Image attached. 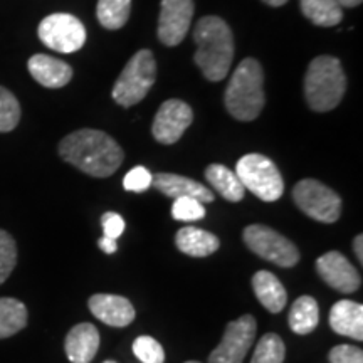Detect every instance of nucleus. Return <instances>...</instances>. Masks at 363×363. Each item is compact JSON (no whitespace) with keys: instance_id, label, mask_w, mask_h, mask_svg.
<instances>
[{"instance_id":"obj_1","label":"nucleus","mask_w":363,"mask_h":363,"mask_svg":"<svg viewBox=\"0 0 363 363\" xmlns=\"http://www.w3.org/2000/svg\"><path fill=\"white\" fill-rule=\"evenodd\" d=\"M59 155L86 175L106 179L123 163L125 153L104 131L83 128L72 131L59 143Z\"/></svg>"},{"instance_id":"obj_2","label":"nucleus","mask_w":363,"mask_h":363,"mask_svg":"<svg viewBox=\"0 0 363 363\" xmlns=\"http://www.w3.org/2000/svg\"><path fill=\"white\" fill-rule=\"evenodd\" d=\"M197 44L195 65L201 67L203 78L217 83L229 74L234 59V35L225 21L217 16L202 17L194 30Z\"/></svg>"},{"instance_id":"obj_3","label":"nucleus","mask_w":363,"mask_h":363,"mask_svg":"<svg viewBox=\"0 0 363 363\" xmlns=\"http://www.w3.org/2000/svg\"><path fill=\"white\" fill-rule=\"evenodd\" d=\"M264 72L259 61L247 57L235 67L227 84L224 103L230 116L239 121H252L264 108Z\"/></svg>"},{"instance_id":"obj_4","label":"nucleus","mask_w":363,"mask_h":363,"mask_svg":"<svg viewBox=\"0 0 363 363\" xmlns=\"http://www.w3.org/2000/svg\"><path fill=\"white\" fill-rule=\"evenodd\" d=\"M347 78L342 62L333 56H318L308 66L305 76V98L313 111L335 110L342 101Z\"/></svg>"},{"instance_id":"obj_5","label":"nucleus","mask_w":363,"mask_h":363,"mask_svg":"<svg viewBox=\"0 0 363 363\" xmlns=\"http://www.w3.org/2000/svg\"><path fill=\"white\" fill-rule=\"evenodd\" d=\"M157 62L152 51L140 49L135 56L126 62L120 78L113 86L111 96L118 104L128 108L135 106L147 96L148 91L155 84Z\"/></svg>"},{"instance_id":"obj_6","label":"nucleus","mask_w":363,"mask_h":363,"mask_svg":"<svg viewBox=\"0 0 363 363\" xmlns=\"http://www.w3.org/2000/svg\"><path fill=\"white\" fill-rule=\"evenodd\" d=\"M234 174L244 189L264 202H276L284 192V180L278 167L261 153L244 155L235 165Z\"/></svg>"},{"instance_id":"obj_7","label":"nucleus","mask_w":363,"mask_h":363,"mask_svg":"<svg viewBox=\"0 0 363 363\" xmlns=\"http://www.w3.org/2000/svg\"><path fill=\"white\" fill-rule=\"evenodd\" d=\"M242 239L249 251L279 267H293L299 262V249L283 234L262 224L247 225Z\"/></svg>"},{"instance_id":"obj_8","label":"nucleus","mask_w":363,"mask_h":363,"mask_svg":"<svg viewBox=\"0 0 363 363\" xmlns=\"http://www.w3.org/2000/svg\"><path fill=\"white\" fill-rule=\"evenodd\" d=\"M293 199L299 211L323 224H333L342 214L340 195L315 179L298 182L293 189Z\"/></svg>"},{"instance_id":"obj_9","label":"nucleus","mask_w":363,"mask_h":363,"mask_svg":"<svg viewBox=\"0 0 363 363\" xmlns=\"http://www.w3.org/2000/svg\"><path fill=\"white\" fill-rule=\"evenodd\" d=\"M39 39L56 52L71 54L79 51L86 43V29L78 17L71 13H52L39 24Z\"/></svg>"},{"instance_id":"obj_10","label":"nucleus","mask_w":363,"mask_h":363,"mask_svg":"<svg viewBox=\"0 0 363 363\" xmlns=\"http://www.w3.org/2000/svg\"><path fill=\"white\" fill-rule=\"evenodd\" d=\"M257 323L252 315H242L225 326L220 343L208 355V363H242L256 338Z\"/></svg>"},{"instance_id":"obj_11","label":"nucleus","mask_w":363,"mask_h":363,"mask_svg":"<svg viewBox=\"0 0 363 363\" xmlns=\"http://www.w3.org/2000/svg\"><path fill=\"white\" fill-rule=\"evenodd\" d=\"M194 113L187 103L169 99L160 106L152 125L153 138L162 145H174L192 125Z\"/></svg>"},{"instance_id":"obj_12","label":"nucleus","mask_w":363,"mask_h":363,"mask_svg":"<svg viewBox=\"0 0 363 363\" xmlns=\"http://www.w3.org/2000/svg\"><path fill=\"white\" fill-rule=\"evenodd\" d=\"M194 17V0H162L158 39L162 44L179 45L187 35Z\"/></svg>"},{"instance_id":"obj_13","label":"nucleus","mask_w":363,"mask_h":363,"mask_svg":"<svg viewBox=\"0 0 363 363\" xmlns=\"http://www.w3.org/2000/svg\"><path fill=\"white\" fill-rule=\"evenodd\" d=\"M316 272L330 288L340 293H355L362 286V278L357 267L342 252L330 251L320 256L315 262Z\"/></svg>"},{"instance_id":"obj_14","label":"nucleus","mask_w":363,"mask_h":363,"mask_svg":"<svg viewBox=\"0 0 363 363\" xmlns=\"http://www.w3.org/2000/svg\"><path fill=\"white\" fill-rule=\"evenodd\" d=\"M89 311L94 318L115 328H123L128 326L135 320V308L131 301L125 296L118 294H93L88 301Z\"/></svg>"},{"instance_id":"obj_15","label":"nucleus","mask_w":363,"mask_h":363,"mask_svg":"<svg viewBox=\"0 0 363 363\" xmlns=\"http://www.w3.org/2000/svg\"><path fill=\"white\" fill-rule=\"evenodd\" d=\"M99 348V331L91 323L72 326L65 340V352L71 363H89Z\"/></svg>"},{"instance_id":"obj_16","label":"nucleus","mask_w":363,"mask_h":363,"mask_svg":"<svg viewBox=\"0 0 363 363\" xmlns=\"http://www.w3.org/2000/svg\"><path fill=\"white\" fill-rule=\"evenodd\" d=\"M152 185L157 190H160L163 195L172 199L180 197H192L197 199L199 202H214V194L212 190L187 177H182L177 174H155L152 179Z\"/></svg>"},{"instance_id":"obj_17","label":"nucleus","mask_w":363,"mask_h":363,"mask_svg":"<svg viewBox=\"0 0 363 363\" xmlns=\"http://www.w3.org/2000/svg\"><path fill=\"white\" fill-rule=\"evenodd\" d=\"M30 76L45 88H62L72 78V69L67 62L45 54H35L27 62Z\"/></svg>"},{"instance_id":"obj_18","label":"nucleus","mask_w":363,"mask_h":363,"mask_svg":"<svg viewBox=\"0 0 363 363\" xmlns=\"http://www.w3.org/2000/svg\"><path fill=\"white\" fill-rule=\"evenodd\" d=\"M330 326L335 333L350 337L362 342L363 340V305L350 299L337 301L330 310Z\"/></svg>"},{"instance_id":"obj_19","label":"nucleus","mask_w":363,"mask_h":363,"mask_svg":"<svg viewBox=\"0 0 363 363\" xmlns=\"http://www.w3.org/2000/svg\"><path fill=\"white\" fill-rule=\"evenodd\" d=\"M175 244L180 252L192 257H206L214 254L220 246V240L216 234L197 227H182L175 235Z\"/></svg>"},{"instance_id":"obj_20","label":"nucleus","mask_w":363,"mask_h":363,"mask_svg":"<svg viewBox=\"0 0 363 363\" xmlns=\"http://www.w3.org/2000/svg\"><path fill=\"white\" fill-rule=\"evenodd\" d=\"M252 289L259 303L269 313H281L288 303L284 286L269 271H259L252 276Z\"/></svg>"},{"instance_id":"obj_21","label":"nucleus","mask_w":363,"mask_h":363,"mask_svg":"<svg viewBox=\"0 0 363 363\" xmlns=\"http://www.w3.org/2000/svg\"><path fill=\"white\" fill-rule=\"evenodd\" d=\"M206 179L225 201L240 202L246 195V189L242 187L238 175L233 170L227 169L225 165H220V163H212V165L207 167Z\"/></svg>"},{"instance_id":"obj_22","label":"nucleus","mask_w":363,"mask_h":363,"mask_svg":"<svg viewBox=\"0 0 363 363\" xmlns=\"http://www.w3.org/2000/svg\"><path fill=\"white\" fill-rule=\"evenodd\" d=\"M288 323L296 335H308L320 323V308L313 296H299L293 303L288 315Z\"/></svg>"},{"instance_id":"obj_23","label":"nucleus","mask_w":363,"mask_h":363,"mask_svg":"<svg viewBox=\"0 0 363 363\" xmlns=\"http://www.w3.org/2000/svg\"><path fill=\"white\" fill-rule=\"evenodd\" d=\"M303 16L318 27L338 26L343 19V7L337 0H299Z\"/></svg>"},{"instance_id":"obj_24","label":"nucleus","mask_w":363,"mask_h":363,"mask_svg":"<svg viewBox=\"0 0 363 363\" xmlns=\"http://www.w3.org/2000/svg\"><path fill=\"white\" fill-rule=\"evenodd\" d=\"M29 313L16 298H0V340L11 338L27 326Z\"/></svg>"},{"instance_id":"obj_25","label":"nucleus","mask_w":363,"mask_h":363,"mask_svg":"<svg viewBox=\"0 0 363 363\" xmlns=\"http://www.w3.org/2000/svg\"><path fill=\"white\" fill-rule=\"evenodd\" d=\"M131 0H98L96 17L104 29H121L130 19Z\"/></svg>"},{"instance_id":"obj_26","label":"nucleus","mask_w":363,"mask_h":363,"mask_svg":"<svg viewBox=\"0 0 363 363\" xmlns=\"http://www.w3.org/2000/svg\"><path fill=\"white\" fill-rule=\"evenodd\" d=\"M286 357L284 342L276 333H266L256 345L251 363H283Z\"/></svg>"},{"instance_id":"obj_27","label":"nucleus","mask_w":363,"mask_h":363,"mask_svg":"<svg viewBox=\"0 0 363 363\" xmlns=\"http://www.w3.org/2000/svg\"><path fill=\"white\" fill-rule=\"evenodd\" d=\"M21 104L11 91L0 86V133L12 131L19 125Z\"/></svg>"},{"instance_id":"obj_28","label":"nucleus","mask_w":363,"mask_h":363,"mask_svg":"<svg viewBox=\"0 0 363 363\" xmlns=\"http://www.w3.org/2000/svg\"><path fill=\"white\" fill-rule=\"evenodd\" d=\"M17 264V244L7 230L0 229V284L6 283Z\"/></svg>"},{"instance_id":"obj_29","label":"nucleus","mask_w":363,"mask_h":363,"mask_svg":"<svg viewBox=\"0 0 363 363\" xmlns=\"http://www.w3.org/2000/svg\"><path fill=\"white\" fill-rule=\"evenodd\" d=\"M133 353L143 363H163L165 362V350L153 337H138L133 342Z\"/></svg>"},{"instance_id":"obj_30","label":"nucleus","mask_w":363,"mask_h":363,"mask_svg":"<svg viewBox=\"0 0 363 363\" xmlns=\"http://www.w3.org/2000/svg\"><path fill=\"white\" fill-rule=\"evenodd\" d=\"M172 217L182 222L201 220L206 217V207H203L202 202L192 197L175 199L174 206H172Z\"/></svg>"},{"instance_id":"obj_31","label":"nucleus","mask_w":363,"mask_h":363,"mask_svg":"<svg viewBox=\"0 0 363 363\" xmlns=\"http://www.w3.org/2000/svg\"><path fill=\"white\" fill-rule=\"evenodd\" d=\"M152 179L153 175L150 174L148 169H145L142 165L135 167V169H131L128 174L125 175L123 187L125 190H128V192H147V190L152 187Z\"/></svg>"},{"instance_id":"obj_32","label":"nucleus","mask_w":363,"mask_h":363,"mask_svg":"<svg viewBox=\"0 0 363 363\" xmlns=\"http://www.w3.org/2000/svg\"><path fill=\"white\" fill-rule=\"evenodd\" d=\"M330 363H363L362 348L353 345H337L330 350Z\"/></svg>"},{"instance_id":"obj_33","label":"nucleus","mask_w":363,"mask_h":363,"mask_svg":"<svg viewBox=\"0 0 363 363\" xmlns=\"http://www.w3.org/2000/svg\"><path fill=\"white\" fill-rule=\"evenodd\" d=\"M101 225H103V233L106 238L110 239H118L121 234L125 233V220L123 217L116 212H106L101 217Z\"/></svg>"},{"instance_id":"obj_34","label":"nucleus","mask_w":363,"mask_h":363,"mask_svg":"<svg viewBox=\"0 0 363 363\" xmlns=\"http://www.w3.org/2000/svg\"><path fill=\"white\" fill-rule=\"evenodd\" d=\"M98 247L106 254L116 252V249H118L116 239H110V238H106V235H103V238L98 240Z\"/></svg>"},{"instance_id":"obj_35","label":"nucleus","mask_w":363,"mask_h":363,"mask_svg":"<svg viewBox=\"0 0 363 363\" xmlns=\"http://www.w3.org/2000/svg\"><path fill=\"white\" fill-rule=\"evenodd\" d=\"M353 251L357 254L358 262L363 264V235L362 234H358L355 240H353Z\"/></svg>"},{"instance_id":"obj_36","label":"nucleus","mask_w":363,"mask_h":363,"mask_svg":"<svg viewBox=\"0 0 363 363\" xmlns=\"http://www.w3.org/2000/svg\"><path fill=\"white\" fill-rule=\"evenodd\" d=\"M337 2L342 7H357V6H360L362 0H337Z\"/></svg>"},{"instance_id":"obj_37","label":"nucleus","mask_w":363,"mask_h":363,"mask_svg":"<svg viewBox=\"0 0 363 363\" xmlns=\"http://www.w3.org/2000/svg\"><path fill=\"white\" fill-rule=\"evenodd\" d=\"M262 2L267 4V6H271V7H281V6H284L288 0H262Z\"/></svg>"},{"instance_id":"obj_38","label":"nucleus","mask_w":363,"mask_h":363,"mask_svg":"<svg viewBox=\"0 0 363 363\" xmlns=\"http://www.w3.org/2000/svg\"><path fill=\"white\" fill-rule=\"evenodd\" d=\"M185 363H201V362H194V360H190V362H185Z\"/></svg>"},{"instance_id":"obj_39","label":"nucleus","mask_w":363,"mask_h":363,"mask_svg":"<svg viewBox=\"0 0 363 363\" xmlns=\"http://www.w3.org/2000/svg\"><path fill=\"white\" fill-rule=\"evenodd\" d=\"M104 363H115V362H104Z\"/></svg>"}]
</instances>
